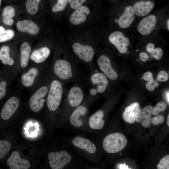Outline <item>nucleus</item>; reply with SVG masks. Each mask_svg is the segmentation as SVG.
<instances>
[{"mask_svg":"<svg viewBox=\"0 0 169 169\" xmlns=\"http://www.w3.org/2000/svg\"><path fill=\"white\" fill-rule=\"evenodd\" d=\"M14 32L10 29L5 30L4 28L0 26V42L9 40L13 38Z\"/></svg>","mask_w":169,"mask_h":169,"instance_id":"27","label":"nucleus"},{"mask_svg":"<svg viewBox=\"0 0 169 169\" xmlns=\"http://www.w3.org/2000/svg\"><path fill=\"white\" fill-rule=\"evenodd\" d=\"M41 0H27L25 6L28 13L31 15L36 14L38 10L39 3Z\"/></svg>","mask_w":169,"mask_h":169,"instance_id":"26","label":"nucleus"},{"mask_svg":"<svg viewBox=\"0 0 169 169\" xmlns=\"http://www.w3.org/2000/svg\"><path fill=\"white\" fill-rule=\"evenodd\" d=\"M0 60L2 63L10 68L11 76L14 79L19 74L18 62L10 55V49L7 46H2L0 49Z\"/></svg>","mask_w":169,"mask_h":169,"instance_id":"11","label":"nucleus"},{"mask_svg":"<svg viewBox=\"0 0 169 169\" xmlns=\"http://www.w3.org/2000/svg\"><path fill=\"white\" fill-rule=\"evenodd\" d=\"M155 6L152 1L140 0L134 3L132 7L136 16L144 17L149 14Z\"/></svg>","mask_w":169,"mask_h":169,"instance_id":"15","label":"nucleus"},{"mask_svg":"<svg viewBox=\"0 0 169 169\" xmlns=\"http://www.w3.org/2000/svg\"><path fill=\"white\" fill-rule=\"evenodd\" d=\"M122 155L121 154H120V155Z\"/></svg>","mask_w":169,"mask_h":169,"instance_id":"48","label":"nucleus"},{"mask_svg":"<svg viewBox=\"0 0 169 169\" xmlns=\"http://www.w3.org/2000/svg\"><path fill=\"white\" fill-rule=\"evenodd\" d=\"M74 53L80 60L87 66L90 69L94 66L92 60L95 54V51L91 46L75 43L72 45Z\"/></svg>","mask_w":169,"mask_h":169,"instance_id":"7","label":"nucleus"},{"mask_svg":"<svg viewBox=\"0 0 169 169\" xmlns=\"http://www.w3.org/2000/svg\"><path fill=\"white\" fill-rule=\"evenodd\" d=\"M48 74L50 83L46 103L48 110L54 112L59 109L63 97L64 83Z\"/></svg>","mask_w":169,"mask_h":169,"instance_id":"5","label":"nucleus"},{"mask_svg":"<svg viewBox=\"0 0 169 169\" xmlns=\"http://www.w3.org/2000/svg\"><path fill=\"white\" fill-rule=\"evenodd\" d=\"M158 86V83L154 79L148 81L146 83V87L148 90L150 91H153L156 87H157Z\"/></svg>","mask_w":169,"mask_h":169,"instance_id":"38","label":"nucleus"},{"mask_svg":"<svg viewBox=\"0 0 169 169\" xmlns=\"http://www.w3.org/2000/svg\"><path fill=\"white\" fill-rule=\"evenodd\" d=\"M11 148L10 142L7 140L0 141V160L6 156Z\"/></svg>","mask_w":169,"mask_h":169,"instance_id":"28","label":"nucleus"},{"mask_svg":"<svg viewBox=\"0 0 169 169\" xmlns=\"http://www.w3.org/2000/svg\"><path fill=\"white\" fill-rule=\"evenodd\" d=\"M156 107L161 112V111H163L165 110L166 107V105L164 102L160 101L156 104Z\"/></svg>","mask_w":169,"mask_h":169,"instance_id":"40","label":"nucleus"},{"mask_svg":"<svg viewBox=\"0 0 169 169\" xmlns=\"http://www.w3.org/2000/svg\"><path fill=\"white\" fill-rule=\"evenodd\" d=\"M169 93L168 91V92H167V93L166 94V99H167V101L168 102V103H169Z\"/></svg>","mask_w":169,"mask_h":169,"instance_id":"45","label":"nucleus"},{"mask_svg":"<svg viewBox=\"0 0 169 169\" xmlns=\"http://www.w3.org/2000/svg\"><path fill=\"white\" fill-rule=\"evenodd\" d=\"M50 50L47 47H43L34 50L31 53L30 59L32 64L41 65L47 59L50 54Z\"/></svg>","mask_w":169,"mask_h":169,"instance_id":"19","label":"nucleus"},{"mask_svg":"<svg viewBox=\"0 0 169 169\" xmlns=\"http://www.w3.org/2000/svg\"><path fill=\"white\" fill-rule=\"evenodd\" d=\"M152 108L151 105H148L140 109L136 116V121L141 124L145 128L150 127L151 124Z\"/></svg>","mask_w":169,"mask_h":169,"instance_id":"18","label":"nucleus"},{"mask_svg":"<svg viewBox=\"0 0 169 169\" xmlns=\"http://www.w3.org/2000/svg\"><path fill=\"white\" fill-rule=\"evenodd\" d=\"M109 42L121 54H128V48L130 44L129 37L121 31L112 32L108 37Z\"/></svg>","mask_w":169,"mask_h":169,"instance_id":"8","label":"nucleus"},{"mask_svg":"<svg viewBox=\"0 0 169 169\" xmlns=\"http://www.w3.org/2000/svg\"><path fill=\"white\" fill-rule=\"evenodd\" d=\"M158 20V16L155 14H150L144 17L137 26L138 32L143 36L150 35L155 29Z\"/></svg>","mask_w":169,"mask_h":169,"instance_id":"9","label":"nucleus"},{"mask_svg":"<svg viewBox=\"0 0 169 169\" xmlns=\"http://www.w3.org/2000/svg\"><path fill=\"white\" fill-rule=\"evenodd\" d=\"M31 50V46L28 43L25 42L22 44L20 48V56L18 61L19 74L29 65Z\"/></svg>","mask_w":169,"mask_h":169,"instance_id":"16","label":"nucleus"},{"mask_svg":"<svg viewBox=\"0 0 169 169\" xmlns=\"http://www.w3.org/2000/svg\"><path fill=\"white\" fill-rule=\"evenodd\" d=\"M20 103V100L17 95H13L10 97L6 101L1 110V118L4 120L9 119L17 110Z\"/></svg>","mask_w":169,"mask_h":169,"instance_id":"14","label":"nucleus"},{"mask_svg":"<svg viewBox=\"0 0 169 169\" xmlns=\"http://www.w3.org/2000/svg\"><path fill=\"white\" fill-rule=\"evenodd\" d=\"M49 165L52 169H62L72 160L71 156L67 151L50 152L48 155Z\"/></svg>","mask_w":169,"mask_h":169,"instance_id":"10","label":"nucleus"},{"mask_svg":"<svg viewBox=\"0 0 169 169\" xmlns=\"http://www.w3.org/2000/svg\"><path fill=\"white\" fill-rule=\"evenodd\" d=\"M1 1H2V0H0V6L1 4Z\"/></svg>","mask_w":169,"mask_h":169,"instance_id":"47","label":"nucleus"},{"mask_svg":"<svg viewBox=\"0 0 169 169\" xmlns=\"http://www.w3.org/2000/svg\"><path fill=\"white\" fill-rule=\"evenodd\" d=\"M168 79V75L167 73L164 70H162L158 73L157 78V80L160 81L165 82Z\"/></svg>","mask_w":169,"mask_h":169,"instance_id":"37","label":"nucleus"},{"mask_svg":"<svg viewBox=\"0 0 169 169\" xmlns=\"http://www.w3.org/2000/svg\"><path fill=\"white\" fill-rule=\"evenodd\" d=\"M87 0H67V3H69L70 7L73 9H76L82 5Z\"/></svg>","mask_w":169,"mask_h":169,"instance_id":"33","label":"nucleus"},{"mask_svg":"<svg viewBox=\"0 0 169 169\" xmlns=\"http://www.w3.org/2000/svg\"><path fill=\"white\" fill-rule=\"evenodd\" d=\"M163 55V51L161 48L156 47L154 50L152 56L155 59L159 60L161 59Z\"/></svg>","mask_w":169,"mask_h":169,"instance_id":"35","label":"nucleus"},{"mask_svg":"<svg viewBox=\"0 0 169 169\" xmlns=\"http://www.w3.org/2000/svg\"><path fill=\"white\" fill-rule=\"evenodd\" d=\"M88 76L82 84L89 98H93L99 94L105 92L109 84L108 79L95 66L89 69Z\"/></svg>","mask_w":169,"mask_h":169,"instance_id":"2","label":"nucleus"},{"mask_svg":"<svg viewBox=\"0 0 169 169\" xmlns=\"http://www.w3.org/2000/svg\"><path fill=\"white\" fill-rule=\"evenodd\" d=\"M67 0H58L57 3L52 7V11L54 12L63 11L67 4Z\"/></svg>","mask_w":169,"mask_h":169,"instance_id":"30","label":"nucleus"},{"mask_svg":"<svg viewBox=\"0 0 169 169\" xmlns=\"http://www.w3.org/2000/svg\"><path fill=\"white\" fill-rule=\"evenodd\" d=\"M158 169H169V156L166 155L163 157L157 166Z\"/></svg>","mask_w":169,"mask_h":169,"instance_id":"31","label":"nucleus"},{"mask_svg":"<svg viewBox=\"0 0 169 169\" xmlns=\"http://www.w3.org/2000/svg\"><path fill=\"white\" fill-rule=\"evenodd\" d=\"M140 109V105L137 102L133 103L127 107L123 113V120L130 124L135 123L136 116Z\"/></svg>","mask_w":169,"mask_h":169,"instance_id":"24","label":"nucleus"},{"mask_svg":"<svg viewBox=\"0 0 169 169\" xmlns=\"http://www.w3.org/2000/svg\"><path fill=\"white\" fill-rule=\"evenodd\" d=\"M7 164L10 169H28L31 166L27 160L21 158L18 152L14 151L8 159Z\"/></svg>","mask_w":169,"mask_h":169,"instance_id":"17","label":"nucleus"},{"mask_svg":"<svg viewBox=\"0 0 169 169\" xmlns=\"http://www.w3.org/2000/svg\"><path fill=\"white\" fill-rule=\"evenodd\" d=\"M50 83V79L47 71L39 82L30 90L31 95L29 101V106L32 111L38 112L44 107Z\"/></svg>","mask_w":169,"mask_h":169,"instance_id":"3","label":"nucleus"},{"mask_svg":"<svg viewBox=\"0 0 169 169\" xmlns=\"http://www.w3.org/2000/svg\"><path fill=\"white\" fill-rule=\"evenodd\" d=\"M167 123L168 126H169V115H168L167 117Z\"/></svg>","mask_w":169,"mask_h":169,"instance_id":"46","label":"nucleus"},{"mask_svg":"<svg viewBox=\"0 0 169 169\" xmlns=\"http://www.w3.org/2000/svg\"><path fill=\"white\" fill-rule=\"evenodd\" d=\"M166 25L165 27H166L167 30L168 31L169 30V18H167L166 21L165 23Z\"/></svg>","mask_w":169,"mask_h":169,"instance_id":"44","label":"nucleus"},{"mask_svg":"<svg viewBox=\"0 0 169 169\" xmlns=\"http://www.w3.org/2000/svg\"><path fill=\"white\" fill-rule=\"evenodd\" d=\"M104 115V111L99 110L92 115L89 119L90 127L93 129L100 130L103 128L105 121L102 119Z\"/></svg>","mask_w":169,"mask_h":169,"instance_id":"25","label":"nucleus"},{"mask_svg":"<svg viewBox=\"0 0 169 169\" xmlns=\"http://www.w3.org/2000/svg\"><path fill=\"white\" fill-rule=\"evenodd\" d=\"M119 168L120 169H130L128 168V166L126 165L125 162H124L123 164H120L119 166Z\"/></svg>","mask_w":169,"mask_h":169,"instance_id":"43","label":"nucleus"},{"mask_svg":"<svg viewBox=\"0 0 169 169\" xmlns=\"http://www.w3.org/2000/svg\"><path fill=\"white\" fill-rule=\"evenodd\" d=\"M156 47L155 44L152 42H148L146 44L145 46V50L146 52L143 51L146 53L149 57H152L153 52L155 49Z\"/></svg>","mask_w":169,"mask_h":169,"instance_id":"32","label":"nucleus"},{"mask_svg":"<svg viewBox=\"0 0 169 169\" xmlns=\"http://www.w3.org/2000/svg\"><path fill=\"white\" fill-rule=\"evenodd\" d=\"M143 79L144 80L147 81H151L153 79V74L150 72H146L144 74Z\"/></svg>","mask_w":169,"mask_h":169,"instance_id":"39","label":"nucleus"},{"mask_svg":"<svg viewBox=\"0 0 169 169\" xmlns=\"http://www.w3.org/2000/svg\"><path fill=\"white\" fill-rule=\"evenodd\" d=\"M127 143V140L124 135L120 133H114L108 135L104 138L102 145L107 152L115 153L122 150Z\"/></svg>","mask_w":169,"mask_h":169,"instance_id":"6","label":"nucleus"},{"mask_svg":"<svg viewBox=\"0 0 169 169\" xmlns=\"http://www.w3.org/2000/svg\"><path fill=\"white\" fill-rule=\"evenodd\" d=\"M161 111L157 109V108L155 106L152 108V113L153 115H158Z\"/></svg>","mask_w":169,"mask_h":169,"instance_id":"42","label":"nucleus"},{"mask_svg":"<svg viewBox=\"0 0 169 169\" xmlns=\"http://www.w3.org/2000/svg\"><path fill=\"white\" fill-rule=\"evenodd\" d=\"M15 11L14 8L11 6H8L4 8L2 13L3 19H10L14 17Z\"/></svg>","mask_w":169,"mask_h":169,"instance_id":"29","label":"nucleus"},{"mask_svg":"<svg viewBox=\"0 0 169 169\" xmlns=\"http://www.w3.org/2000/svg\"><path fill=\"white\" fill-rule=\"evenodd\" d=\"M164 121V118L162 115H159L152 118L151 124L154 125H157L163 123Z\"/></svg>","mask_w":169,"mask_h":169,"instance_id":"36","label":"nucleus"},{"mask_svg":"<svg viewBox=\"0 0 169 169\" xmlns=\"http://www.w3.org/2000/svg\"><path fill=\"white\" fill-rule=\"evenodd\" d=\"M90 13L89 8L85 6L82 5L76 9L71 15L69 18L70 22L75 25L83 23L86 20V15Z\"/></svg>","mask_w":169,"mask_h":169,"instance_id":"20","label":"nucleus"},{"mask_svg":"<svg viewBox=\"0 0 169 169\" xmlns=\"http://www.w3.org/2000/svg\"><path fill=\"white\" fill-rule=\"evenodd\" d=\"M7 82L3 80L0 82V100L6 95L7 93Z\"/></svg>","mask_w":169,"mask_h":169,"instance_id":"34","label":"nucleus"},{"mask_svg":"<svg viewBox=\"0 0 169 169\" xmlns=\"http://www.w3.org/2000/svg\"></svg>","mask_w":169,"mask_h":169,"instance_id":"49","label":"nucleus"},{"mask_svg":"<svg viewBox=\"0 0 169 169\" xmlns=\"http://www.w3.org/2000/svg\"><path fill=\"white\" fill-rule=\"evenodd\" d=\"M72 143L74 146L90 154L95 153L96 151V147L94 144L88 139L81 136L74 137Z\"/></svg>","mask_w":169,"mask_h":169,"instance_id":"22","label":"nucleus"},{"mask_svg":"<svg viewBox=\"0 0 169 169\" xmlns=\"http://www.w3.org/2000/svg\"><path fill=\"white\" fill-rule=\"evenodd\" d=\"M136 15L131 5L126 6L120 13L115 22L120 28L126 29L130 27L134 22Z\"/></svg>","mask_w":169,"mask_h":169,"instance_id":"12","label":"nucleus"},{"mask_svg":"<svg viewBox=\"0 0 169 169\" xmlns=\"http://www.w3.org/2000/svg\"><path fill=\"white\" fill-rule=\"evenodd\" d=\"M48 67L44 64L29 65L20 74L18 80L20 87L31 90L39 82Z\"/></svg>","mask_w":169,"mask_h":169,"instance_id":"4","label":"nucleus"},{"mask_svg":"<svg viewBox=\"0 0 169 169\" xmlns=\"http://www.w3.org/2000/svg\"><path fill=\"white\" fill-rule=\"evenodd\" d=\"M88 111L85 105H80L75 108L71 115L69 121L72 125L76 127H79L83 125V122L79 119L80 116H84Z\"/></svg>","mask_w":169,"mask_h":169,"instance_id":"23","label":"nucleus"},{"mask_svg":"<svg viewBox=\"0 0 169 169\" xmlns=\"http://www.w3.org/2000/svg\"><path fill=\"white\" fill-rule=\"evenodd\" d=\"M18 30L22 32H26L31 35H36L39 31L38 26L31 20H24L19 21L17 23Z\"/></svg>","mask_w":169,"mask_h":169,"instance_id":"21","label":"nucleus"},{"mask_svg":"<svg viewBox=\"0 0 169 169\" xmlns=\"http://www.w3.org/2000/svg\"><path fill=\"white\" fill-rule=\"evenodd\" d=\"M97 64L99 69L109 79L114 80L117 77V73L114 69L109 57L102 54L97 58Z\"/></svg>","mask_w":169,"mask_h":169,"instance_id":"13","label":"nucleus"},{"mask_svg":"<svg viewBox=\"0 0 169 169\" xmlns=\"http://www.w3.org/2000/svg\"><path fill=\"white\" fill-rule=\"evenodd\" d=\"M139 57L140 59L142 62H146L150 58L149 56L145 52L142 51L139 53Z\"/></svg>","mask_w":169,"mask_h":169,"instance_id":"41","label":"nucleus"},{"mask_svg":"<svg viewBox=\"0 0 169 169\" xmlns=\"http://www.w3.org/2000/svg\"><path fill=\"white\" fill-rule=\"evenodd\" d=\"M47 72L64 83L81 80L79 67L74 61L67 58L56 59L49 66Z\"/></svg>","mask_w":169,"mask_h":169,"instance_id":"1","label":"nucleus"}]
</instances>
